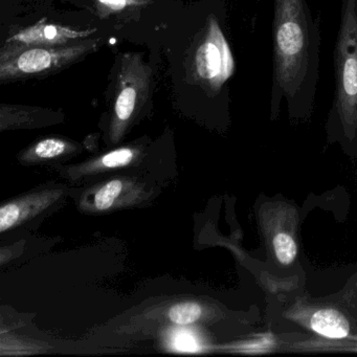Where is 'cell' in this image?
<instances>
[{"instance_id":"cell-4","label":"cell","mask_w":357,"mask_h":357,"mask_svg":"<svg viewBox=\"0 0 357 357\" xmlns=\"http://www.w3.org/2000/svg\"><path fill=\"white\" fill-rule=\"evenodd\" d=\"M153 89L151 66L141 54L123 56L114 82V103L109 122V137L119 143L139 112L149 102Z\"/></svg>"},{"instance_id":"cell-15","label":"cell","mask_w":357,"mask_h":357,"mask_svg":"<svg viewBox=\"0 0 357 357\" xmlns=\"http://www.w3.org/2000/svg\"><path fill=\"white\" fill-rule=\"evenodd\" d=\"M151 0H96L102 15H116L145 7Z\"/></svg>"},{"instance_id":"cell-8","label":"cell","mask_w":357,"mask_h":357,"mask_svg":"<svg viewBox=\"0 0 357 357\" xmlns=\"http://www.w3.org/2000/svg\"><path fill=\"white\" fill-rule=\"evenodd\" d=\"M63 195L61 189H47L18 197L0 208V231L6 233L26 221L30 220L43 211L51 208Z\"/></svg>"},{"instance_id":"cell-13","label":"cell","mask_w":357,"mask_h":357,"mask_svg":"<svg viewBox=\"0 0 357 357\" xmlns=\"http://www.w3.org/2000/svg\"><path fill=\"white\" fill-rule=\"evenodd\" d=\"M271 245L280 264L291 265L298 256V244L290 231H278L271 237Z\"/></svg>"},{"instance_id":"cell-9","label":"cell","mask_w":357,"mask_h":357,"mask_svg":"<svg viewBox=\"0 0 357 357\" xmlns=\"http://www.w3.org/2000/svg\"><path fill=\"white\" fill-rule=\"evenodd\" d=\"M0 118H1L0 119L1 130H6V129L38 126L43 124V121L51 123L52 120H58L59 114L43 108L3 104L0 107Z\"/></svg>"},{"instance_id":"cell-16","label":"cell","mask_w":357,"mask_h":357,"mask_svg":"<svg viewBox=\"0 0 357 357\" xmlns=\"http://www.w3.org/2000/svg\"><path fill=\"white\" fill-rule=\"evenodd\" d=\"M273 340L271 336H262V337L255 340V342H246V344H242L240 349L246 351V352H264V351L271 348Z\"/></svg>"},{"instance_id":"cell-7","label":"cell","mask_w":357,"mask_h":357,"mask_svg":"<svg viewBox=\"0 0 357 357\" xmlns=\"http://www.w3.org/2000/svg\"><path fill=\"white\" fill-rule=\"evenodd\" d=\"M95 32V30H77L59 24H39L16 33L3 43V47H61L86 40Z\"/></svg>"},{"instance_id":"cell-10","label":"cell","mask_w":357,"mask_h":357,"mask_svg":"<svg viewBox=\"0 0 357 357\" xmlns=\"http://www.w3.org/2000/svg\"><path fill=\"white\" fill-rule=\"evenodd\" d=\"M139 158V150L135 147H122L89 160L72 170L75 177L83 175L99 174L106 171L129 166Z\"/></svg>"},{"instance_id":"cell-1","label":"cell","mask_w":357,"mask_h":357,"mask_svg":"<svg viewBox=\"0 0 357 357\" xmlns=\"http://www.w3.org/2000/svg\"><path fill=\"white\" fill-rule=\"evenodd\" d=\"M273 5L271 116H279L285 101L291 118L306 119L317 98L321 29L308 0H273Z\"/></svg>"},{"instance_id":"cell-11","label":"cell","mask_w":357,"mask_h":357,"mask_svg":"<svg viewBox=\"0 0 357 357\" xmlns=\"http://www.w3.org/2000/svg\"><path fill=\"white\" fill-rule=\"evenodd\" d=\"M308 325L314 333L328 340H344L350 334L348 319L336 309H319L311 314Z\"/></svg>"},{"instance_id":"cell-6","label":"cell","mask_w":357,"mask_h":357,"mask_svg":"<svg viewBox=\"0 0 357 357\" xmlns=\"http://www.w3.org/2000/svg\"><path fill=\"white\" fill-rule=\"evenodd\" d=\"M143 189L128 178L110 179L87 192L81 200V208L85 212H110L122 206L137 204L141 198Z\"/></svg>"},{"instance_id":"cell-14","label":"cell","mask_w":357,"mask_h":357,"mask_svg":"<svg viewBox=\"0 0 357 357\" xmlns=\"http://www.w3.org/2000/svg\"><path fill=\"white\" fill-rule=\"evenodd\" d=\"M202 315V308L195 302H183L171 307L169 319L175 325L185 326L196 323Z\"/></svg>"},{"instance_id":"cell-3","label":"cell","mask_w":357,"mask_h":357,"mask_svg":"<svg viewBox=\"0 0 357 357\" xmlns=\"http://www.w3.org/2000/svg\"><path fill=\"white\" fill-rule=\"evenodd\" d=\"M100 39H86L73 45L53 47L0 50V83L45 78L66 70L93 53Z\"/></svg>"},{"instance_id":"cell-5","label":"cell","mask_w":357,"mask_h":357,"mask_svg":"<svg viewBox=\"0 0 357 357\" xmlns=\"http://www.w3.org/2000/svg\"><path fill=\"white\" fill-rule=\"evenodd\" d=\"M220 7L208 16L196 58L197 77L208 95L227 103L229 83L236 72L233 51L225 30V12Z\"/></svg>"},{"instance_id":"cell-2","label":"cell","mask_w":357,"mask_h":357,"mask_svg":"<svg viewBox=\"0 0 357 357\" xmlns=\"http://www.w3.org/2000/svg\"><path fill=\"white\" fill-rule=\"evenodd\" d=\"M334 95L329 126L347 142L357 139V0H342L333 52Z\"/></svg>"},{"instance_id":"cell-12","label":"cell","mask_w":357,"mask_h":357,"mask_svg":"<svg viewBox=\"0 0 357 357\" xmlns=\"http://www.w3.org/2000/svg\"><path fill=\"white\" fill-rule=\"evenodd\" d=\"M77 148L78 146L70 139L58 137H45L24 150L20 160L26 164L47 162L74 153Z\"/></svg>"}]
</instances>
